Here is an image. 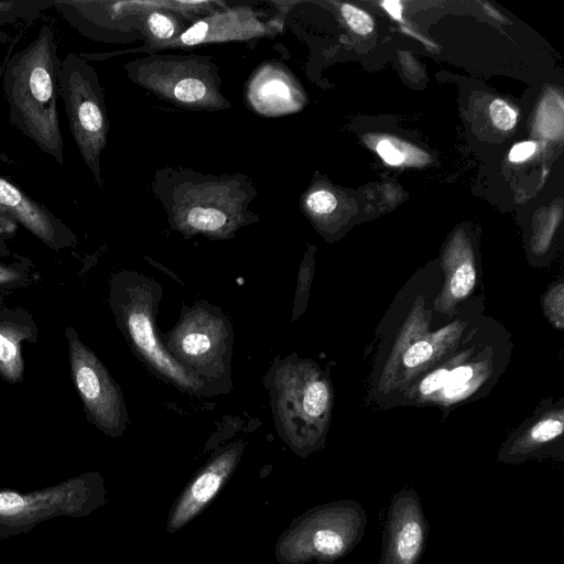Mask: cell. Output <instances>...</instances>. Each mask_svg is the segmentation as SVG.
I'll return each instance as SVG.
<instances>
[{"label":"cell","mask_w":564,"mask_h":564,"mask_svg":"<svg viewBox=\"0 0 564 564\" xmlns=\"http://www.w3.org/2000/svg\"><path fill=\"white\" fill-rule=\"evenodd\" d=\"M152 192L171 228L184 238L202 235L212 240L232 238L259 220L249 206L257 196L245 174H202L191 167L166 166L154 173Z\"/></svg>","instance_id":"cell-1"},{"label":"cell","mask_w":564,"mask_h":564,"mask_svg":"<svg viewBox=\"0 0 564 564\" xmlns=\"http://www.w3.org/2000/svg\"><path fill=\"white\" fill-rule=\"evenodd\" d=\"M61 64L55 33L43 24L36 36L10 57L2 88L10 124L64 165V141L57 113Z\"/></svg>","instance_id":"cell-2"},{"label":"cell","mask_w":564,"mask_h":564,"mask_svg":"<svg viewBox=\"0 0 564 564\" xmlns=\"http://www.w3.org/2000/svg\"><path fill=\"white\" fill-rule=\"evenodd\" d=\"M263 386L280 438L300 457L319 451L328 430L333 391L318 365L294 354L275 358Z\"/></svg>","instance_id":"cell-3"},{"label":"cell","mask_w":564,"mask_h":564,"mask_svg":"<svg viewBox=\"0 0 564 564\" xmlns=\"http://www.w3.org/2000/svg\"><path fill=\"white\" fill-rule=\"evenodd\" d=\"M162 296L161 284L150 276L135 271L117 274L111 286V306L118 325L134 354L156 377L180 391L212 397L209 388L177 362L159 337L156 315Z\"/></svg>","instance_id":"cell-4"},{"label":"cell","mask_w":564,"mask_h":564,"mask_svg":"<svg viewBox=\"0 0 564 564\" xmlns=\"http://www.w3.org/2000/svg\"><path fill=\"white\" fill-rule=\"evenodd\" d=\"M159 337L173 358L200 379L213 395L231 391L234 329L217 306L205 301L184 305L175 326L159 332Z\"/></svg>","instance_id":"cell-5"},{"label":"cell","mask_w":564,"mask_h":564,"mask_svg":"<svg viewBox=\"0 0 564 564\" xmlns=\"http://www.w3.org/2000/svg\"><path fill=\"white\" fill-rule=\"evenodd\" d=\"M366 524L367 513L355 500L313 507L293 519L280 534L275 558L281 564H332L362 540Z\"/></svg>","instance_id":"cell-6"},{"label":"cell","mask_w":564,"mask_h":564,"mask_svg":"<svg viewBox=\"0 0 564 564\" xmlns=\"http://www.w3.org/2000/svg\"><path fill=\"white\" fill-rule=\"evenodd\" d=\"M106 495L104 478L96 471L29 492L0 488V541L56 517H87L106 505Z\"/></svg>","instance_id":"cell-7"},{"label":"cell","mask_w":564,"mask_h":564,"mask_svg":"<svg viewBox=\"0 0 564 564\" xmlns=\"http://www.w3.org/2000/svg\"><path fill=\"white\" fill-rule=\"evenodd\" d=\"M128 77L155 96L183 108L224 110L217 66L208 56L153 54L123 65Z\"/></svg>","instance_id":"cell-8"},{"label":"cell","mask_w":564,"mask_h":564,"mask_svg":"<svg viewBox=\"0 0 564 564\" xmlns=\"http://www.w3.org/2000/svg\"><path fill=\"white\" fill-rule=\"evenodd\" d=\"M59 94L77 150L101 187L100 156L108 140L109 119L98 74L82 54L67 53L63 58Z\"/></svg>","instance_id":"cell-9"},{"label":"cell","mask_w":564,"mask_h":564,"mask_svg":"<svg viewBox=\"0 0 564 564\" xmlns=\"http://www.w3.org/2000/svg\"><path fill=\"white\" fill-rule=\"evenodd\" d=\"M67 338L72 377L90 420L108 436H120L128 414L119 386L72 328L67 329Z\"/></svg>","instance_id":"cell-10"},{"label":"cell","mask_w":564,"mask_h":564,"mask_svg":"<svg viewBox=\"0 0 564 564\" xmlns=\"http://www.w3.org/2000/svg\"><path fill=\"white\" fill-rule=\"evenodd\" d=\"M429 530L416 490L411 487L400 489L387 511L378 564H420Z\"/></svg>","instance_id":"cell-11"},{"label":"cell","mask_w":564,"mask_h":564,"mask_svg":"<svg viewBox=\"0 0 564 564\" xmlns=\"http://www.w3.org/2000/svg\"><path fill=\"white\" fill-rule=\"evenodd\" d=\"M243 451L245 442L239 440L210 456L171 507L166 523L169 533L183 529L213 501L236 470Z\"/></svg>","instance_id":"cell-12"},{"label":"cell","mask_w":564,"mask_h":564,"mask_svg":"<svg viewBox=\"0 0 564 564\" xmlns=\"http://www.w3.org/2000/svg\"><path fill=\"white\" fill-rule=\"evenodd\" d=\"M262 17H265L263 12L250 7L218 9L191 24L178 37L161 48L269 36L282 26L278 18L265 22Z\"/></svg>","instance_id":"cell-13"},{"label":"cell","mask_w":564,"mask_h":564,"mask_svg":"<svg viewBox=\"0 0 564 564\" xmlns=\"http://www.w3.org/2000/svg\"><path fill=\"white\" fill-rule=\"evenodd\" d=\"M247 100L256 112L274 117L301 109L304 95L288 69L276 63H265L250 77Z\"/></svg>","instance_id":"cell-14"},{"label":"cell","mask_w":564,"mask_h":564,"mask_svg":"<svg viewBox=\"0 0 564 564\" xmlns=\"http://www.w3.org/2000/svg\"><path fill=\"white\" fill-rule=\"evenodd\" d=\"M0 213L20 223L50 247L63 246L73 238L62 220L1 175Z\"/></svg>","instance_id":"cell-15"},{"label":"cell","mask_w":564,"mask_h":564,"mask_svg":"<svg viewBox=\"0 0 564 564\" xmlns=\"http://www.w3.org/2000/svg\"><path fill=\"white\" fill-rule=\"evenodd\" d=\"M458 324L427 334L406 330L401 334L383 372L382 383L391 384L397 375H408L427 364L457 337Z\"/></svg>","instance_id":"cell-16"},{"label":"cell","mask_w":564,"mask_h":564,"mask_svg":"<svg viewBox=\"0 0 564 564\" xmlns=\"http://www.w3.org/2000/svg\"><path fill=\"white\" fill-rule=\"evenodd\" d=\"M123 10L137 20V29L147 39V50H160L178 37L188 26L186 17L177 12L173 2L121 1Z\"/></svg>","instance_id":"cell-17"},{"label":"cell","mask_w":564,"mask_h":564,"mask_svg":"<svg viewBox=\"0 0 564 564\" xmlns=\"http://www.w3.org/2000/svg\"><path fill=\"white\" fill-rule=\"evenodd\" d=\"M563 411L545 413L541 419L510 438L500 449L498 460L520 464L535 457L563 434Z\"/></svg>","instance_id":"cell-18"},{"label":"cell","mask_w":564,"mask_h":564,"mask_svg":"<svg viewBox=\"0 0 564 564\" xmlns=\"http://www.w3.org/2000/svg\"><path fill=\"white\" fill-rule=\"evenodd\" d=\"M444 270L445 283L435 301V310L447 313L470 293L476 282V271L467 251L448 254L444 260Z\"/></svg>","instance_id":"cell-19"},{"label":"cell","mask_w":564,"mask_h":564,"mask_svg":"<svg viewBox=\"0 0 564 564\" xmlns=\"http://www.w3.org/2000/svg\"><path fill=\"white\" fill-rule=\"evenodd\" d=\"M28 336V328L13 323H0V375L18 382L23 376L20 343Z\"/></svg>","instance_id":"cell-20"},{"label":"cell","mask_w":564,"mask_h":564,"mask_svg":"<svg viewBox=\"0 0 564 564\" xmlns=\"http://www.w3.org/2000/svg\"><path fill=\"white\" fill-rule=\"evenodd\" d=\"M485 378L484 372L477 373L476 367L462 365L449 369L445 384L435 393L436 399L442 401H455L476 388Z\"/></svg>","instance_id":"cell-21"},{"label":"cell","mask_w":564,"mask_h":564,"mask_svg":"<svg viewBox=\"0 0 564 564\" xmlns=\"http://www.w3.org/2000/svg\"><path fill=\"white\" fill-rule=\"evenodd\" d=\"M314 274V251L308 249L301 262L297 273V282L292 310V322H295L304 313L307 304L310 289Z\"/></svg>","instance_id":"cell-22"},{"label":"cell","mask_w":564,"mask_h":564,"mask_svg":"<svg viewBox=\"0 0 564 564\" xmlns=\"http://www.w3.org/2000/svg\"><path fill=\"white\" fill-rule=\"evenodd\" d=\"M302 205L307 215L317 219L334 213L337 207V198L332 192L317 188L305 194Z\"/></svg>","instance_id":"cell-23"},{"label":"cell","mask_w":564,"mask_h":564,"mask_svg":"<svg viewBox=\"0 0 564 564\" xmlns=\"http://www.w3.org/2000/svg\"><path fill=\"white\" fill-rule=\"evenodd\" d=\"M340 11L349 28L357 34L366 35L373 30V21L365 11L347 3L341 6Z\"/></svg>","instance_id":"cell-24"},{"label":"cell","mask_w":564,"mask_h":564,"mask_svg":"<svg viewBox=\"0 0 564 564\" xmlns=\"http://www.w3.org/2000/svg\"><path fill=\"white\" fill-rule=\"evenodd\" d=\"M489 113L494 124L503 131L512 129L517 122L516 111L501 99H495L490 104Z\"/></svg>","instance_id":"cell-25"},{"label":"cell","mask_w":564,"mask_h":564,"mask_svg":"<svg viewBox=\"0 0 564 564\" xmlns=\"http://www.w3.org/2000/svg\"><path fill=\"white\" fill-rule=\"evenodd\" d=\"M21 4L22 2H0V35L4 22H9L12 18L25 17L26 11L35 12L52 6L50 1H33L26 2L23 8L19 9Z\"/></svg>","instance_id":"cell-26"},{"label":"cell","mask_w":564,"mask_h":564,"mask_svg":"<svg viewBox=\"0 0 564 564\" xmlns=\"http://www.w3.org/2000/svg\"><path fill=\"white\" fill-rule=\"evenodd\" d=\"M545 314L560 328L563 327V284L560 283L545 294Z\"/></svg>","instance_id":"cell-27"},{"label":"cell","mask_w":564,"mask_h":564,"mask_svg":"<svg viewBox=\"0 0 564 564\" xmlns=\"http://www.w3.org/2000/svg\"><path fill=\"white\" fill-rule=\"evenodd\" d=\"M448 368H438L424 377L417 386L420 397H431L437 393L445 384Z\"/></svg>","instance_id":"cell-28"},{"label":"cell","mask_w":564,"mask_h":564,"mask_svg":"<svg viewBox=\"0 0 564 564\" xmlns=\"http://www.w3.org/2000/svg\"><path fill=\"white\" fill-rule=\"evenodd\" d=\"M376 149L383 161L390 165H400L404 161V154L389 140H381Z\"/></svg>","instance_id":"cell-29"},{"label":"cell","mask_w":564,"mask_h":564,"mask_svg":"<svg viewBox=\"0 0 564 564\" xmlns=\"http://www.w3.org/2000/svg\"><path fill=\"white\" fill-rule=\"evenodd\" d=\"M536 149V143L533 141H524L513 145L509 153V160L514 163H520L528 160Z\"/></svg>","instance_id":"cell-30"},{"label":"cell","mask_w":564,"mask_h":564,"mask_svg":"<svg viewBox=\"0 0 564 564\" xmlns=\"http://www.w3.org/2000/svg\"><path fill=\"white\" fill-rule=\"evenodd\" d=\"M19 279V273L10 268L0 265V285L11 283Z\"/></svg>","instance_id":"cell-31"},{"label":"cell","mask_w":564,"mask_h":564,"mask_svg":"<svg viewBox=\"0 0 564 564\" xmlns=\"http://www.w3.org/2000/svg\"><path fill=\"white\" fill-rule=\"evenodd\" d=\"M382 6L387 10V12L393 17V19L400 20L401 19V3L399 1H384L382 2Z\"/></svg>","instance_id":"cell-32"},{"label":"cell","mask_w":564,"mask_h":564,"mask_svg":"<svg viewBox=\"0 0 564 564\" xmlns=\"http://www.w3.org/2000/svg\"><path fill=\"white\" fill-rule=\"evenodd\" d=\"M8 220H12V219L9 216H7L6 214L0 213V225H2L3 223H7Z\"/></svg>","instance_id":"cell-33"}]
</instances>
